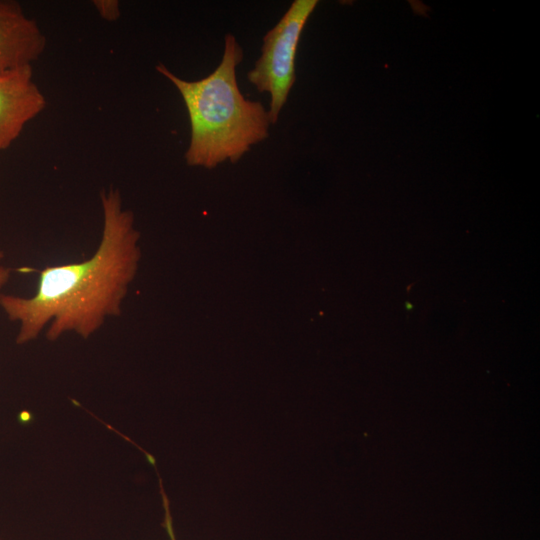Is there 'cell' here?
I'll list each match as a JSON object with an SVG mask.
<instances>
[{
	"label": "cell",
	"instance_id": "obj_1",
	"mask_svg": "<svg viewBox=\"0 0 540 540\" xmlns=\"http://www.w3.org/2000/svg\"><path fill=\"white\" fill-rule=\"evenodd\" d=\"M101 206V240L89 259L44 268L32 296L0 294V308L18 324L17 344L35 340L44 329L51 342L65 333L87 339L108 317L121 315L141 258L140 234L118 189L103 190Z\"/></svg>",
	"mask_w": 540,
	"mask_h": 540
},
{
	"label": "cell",
	"instance_id": "obj_2",
	"mask_svg": "<svg viewBox=\"0 0 540 540\" xmlns=\"http://www.w3.org/2000/svg\"><path fill=\"white\" fill-rule=\"evenodd\" d=\"M244 53L232 34L224 40L222 59L208 76L184 80L165 65L156 70L179 91L190 122V142L185 152L189 166L212 169L229 160L239 161L253 145L269 136L268 110L241 93L236 76Z\"/></svg>",
	"mask_w": 540,
	"mask_h": 540
},
{
	"label": "cell",
	"instance_id": "obj_3",
	"mask_svg": "<svg viewBox=\"0 0 540 540\" xmlns=\"http://www.w3.org/2000/svg\"><path fill=\"white\" fill-rule=\"evenodd\" d=\"M316 0H295L277 24L263 37L261 55L247 73L260 93L270 96L268 115L275 125L296 81L295 59L304 26L317 5Z\"/></svg>",
	"mask_w": 540,
	"mask_h": 540
},
{
	"label": "cell",
	"instance_id": "obj_4",
	"mask_svg": "<svg viewBox=\"0 0 540 540\" xmlns=\"http://www.w3.org/2000/svg\"><path fill=\"white\" fill-rule=\"evenodd\" d=\"M45 106V97L33 80L32 66L0 73V152L10 147Z\"/></svg>",
	"mask_w": 540,
	"mask_h": 540
},
{
	"label": "cell",
	"instance_id": "obj_5",
	"mask_svg": "<svg viewBox=\"0 0 540 540\" xmlns=\"http://www.w3.org/2000/svg\"><path fill=\"white\" fill-rule=\"evenodd\" d=\"M46 38L21 5L0 0V73L32 66L44 52Z\"/></svg>",
	"mask_w": 540,
	"mask_h": 540
},
{
	"label": "cell",
	"instance_id": "obj_6",
	"mask_svg": "<svg viewBox=\"0 0 540 540\" xmlns=\"http://www.w3.org/2000/svg\"><path fill=\"white\" fill-rule=\"evenodd\" d=\"M93 4L99 15L106 21H115L120 15L119 2L115 0H98Z\"/></svg>",
	"mask_w": 540,
	"mask_h": 540
},
{
	"label": "cell",
	"instance_id": "obj_7",
	"mask_svg": "<svg viewBox=\"0 0 540 540\" xmlns=\"http://www.w3.org/2000/svg\"><path fill=\"white\" fill-rule=\"evenodd\" d=\"M4 258V252L0 250V260ZM11 269L0 264V294L10 279Z\"/></svg>",
	"mask_w": 540,
	"mask_h": 540
},
{
	"label": "cell",
	"instance_id": "obj_8",
	"mask_svg": "<svg viewBox=\"0 0 540 540\" xmlns=\"http://www.w3.org/2000/svg\"><path fill=\"white\" fill-rule=\"evenodd\" d=\"M404 305H405V309H406L408 312L412 311L413 308H414V305H413L410 301H408V300L404 302Z\"/></svg>",
	"mask_w": 540,
	"mask_h": 540
}]
</instances>
